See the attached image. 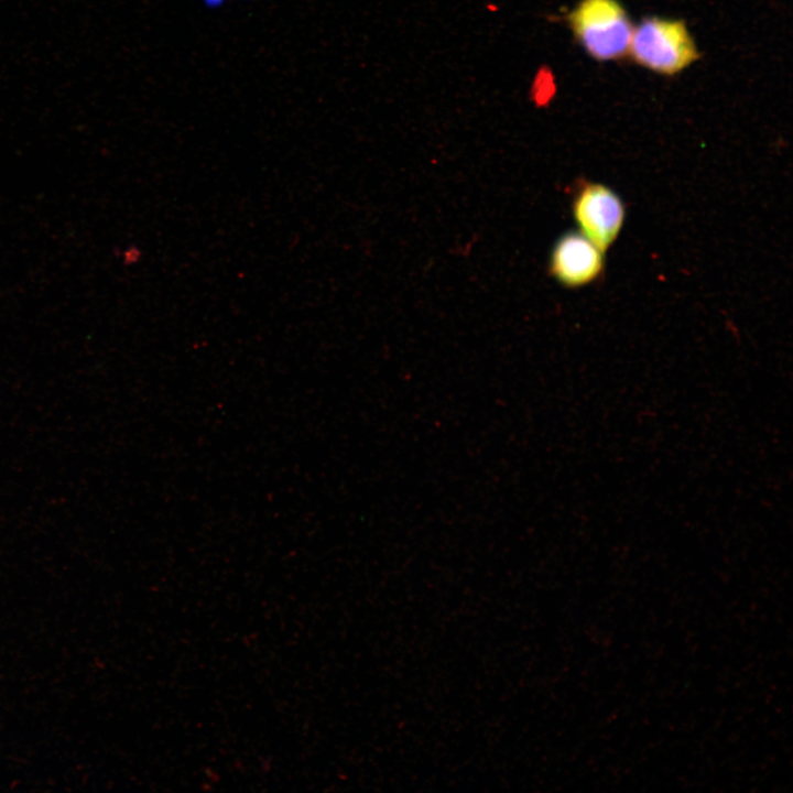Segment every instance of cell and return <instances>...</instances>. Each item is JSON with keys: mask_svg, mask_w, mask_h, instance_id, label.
<instances>
[{"mask_svg": "<svg viewBox=\"0 0 793 793\" xmlns=\"http://www.w3.org/2000/svg\"><path fill=\"white\" fill-rule=\"evenodd\" d=\"M602 253L580 232H566L553 247L550 272L566 287L587 285L604 271Z\"/></svg>", "mask_w": 793, "mask_h": 793, "instance_id": "cell-4", "label": "cell"}, {"mask_svg": "<svg viewBox=\"0 0 793 793\" xmlns=\"http://www.w3.org/2000/svg\"><path fill=\"white\" fill-rule=\"evenodd\" d=\"M572 205L580 233L601 252L607 251L623 225L626 210L621 198L604 184L583 182Z\"/></svg>", "mask_w": 793, "mask_h": 793, "instance_id": "cell-3", "label": "cell"}, {"mask_svg": "<svg viewBox=\"0 0 793 793\" xmlns=\"http://www.w3.org/2000/svg\"><path fill=\"white\" fill-rule=\"evenodd\" d=\"M629 53L637 64L662 75L677 74L698 58L685 23L658 17L633 29Z\"/></svg>", "mask_w": 793, "mask_h": 793, "instance_id": "cell-2", "label": "cell"}, {"mask_svg": "<svg viewBox=\"0 0 793 793\" xmlns=\"http://www.w3.org/2000/svg\"><path fill=\"white\" fill-rule=\"evenodd\" d=\"M566 20L593 58L616 61L629 53L633 26L618 0H580Z\"/></svg>", "mask_w": 793, "mask_h": 793, "instance_id": "cell-1", "label": "cell"}]
</instances>
